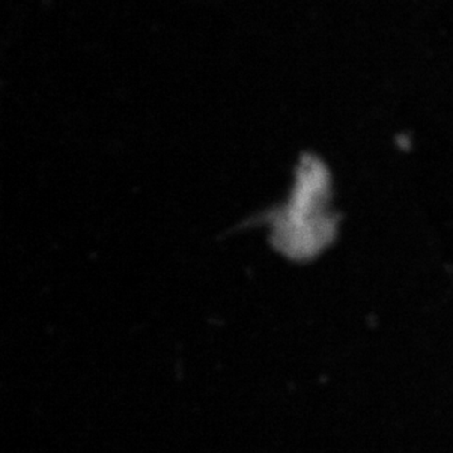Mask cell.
<instances>
[{
	"instance_id": "obj_1",
	"label": "cell",
	"mask_w": 453,
	"mask_h": 453,
	"mask_svg": "<svg viewBox=\"0 0 453 453\" xmlns=\"http://www.w3.org/2000/svg\"><path fill=\"white\" fill-rule=\"evenodd\" d=\"M329 196L327 170L314 157L303 160L290 199L273 229V238L282 252L295 258H308L332 242L336 222L327 207Z\"/></svg>"
}]
</instances>
